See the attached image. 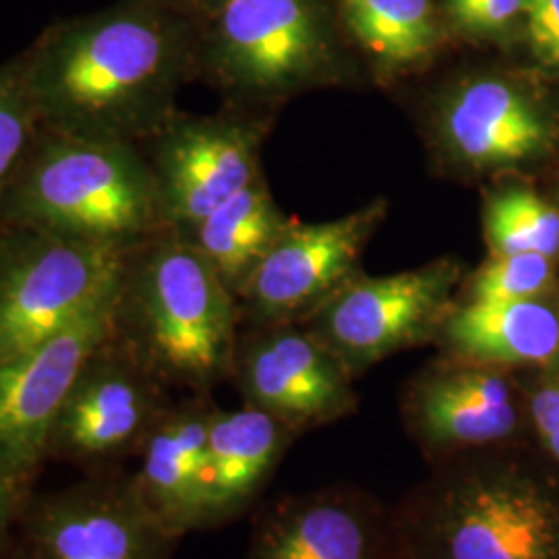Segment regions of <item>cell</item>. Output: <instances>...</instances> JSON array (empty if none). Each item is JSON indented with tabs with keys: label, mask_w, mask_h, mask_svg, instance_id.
I'll return each mask as SVG.
<instances>
[{
	"label": "cell",
	"mask_w": 559,
	"mask_h": 559,
	"mask_svg": "<svg viewBox=\"0 0 559 559\" xmlns=\"http://www.w3.org/2000/svg\"><path fill=\"white\" fill-rule=\"evenodd\" d=\"M180 40L150 4H120L52 29L17 60L41 133L133 143L164 124Z\"/></svg>",
	"instance_id": "obj_1"
},
{
	"label": "cell",
	"mask_w": 559,
	"mask_h": 559,
	"mask_svg": "<svg viewBox=\"0 0 559 559\" xmlns=\"http://www.w3.org/2000/svg\"><path fill=\"white\" fill-rule=\"evenodd\" d=\"M390 510L394 559H559V468L535 441L433 464Z\"/></svg>",
	"instance_id": "obj_2"
},
{
	"label": "cell",
	"mask_w": 559,
	"mask_h": 559,
	"mask_svg": "<svg viewBox=\"0 0 559 559\" xmlns=\"http://www.w3.org/2000/svg\"><path fill=\"white\" fill-rule=\"evenodd\" d=\"M115 338L160 381L205 390L233 371L235 295L191 242H160L120 282Z\"/></svg>",
	"instance_id": "obj_3"
},
{
	"label": "cell",
	"mask_w": 559,
	"mask_h": 559,
	"mask_svg": "<svg viewBox=\"0 0 559 559\" xmlns=\"http://www.w3.org/2000/svg\"><path fill=\"white\" fill-rule=\"evenodd\" d=\"M158 221V182L133 143L41 133L0 193L9 228L71 239L133 247Z\"/></svg>",
	"instance_id": "obj_4"
},
{
	"label": "cell",
	"mask_w": 559,
	"mask_h": 559,
	"mask_svg": "<svg viewBox=\"0 0 559 559\" xmlns=\"http://www.w3.org/2000/svg\"><path fill=\"white\" fill-rule=\"evenodd\" d=\"M131 249L11 228L0 239V362L57 336L117 293Z\"/></svg>",
	"instance_id": "obj_5"
},
{
	"label": "cell",
	"mask_w": 559,
	"mask_h": 559,
	"mask_svg": "<svg viewBox=\"0 0 559 559\" xmlns=\"http://www.w3.org/2000/svg\"><path fill=\"white\" fill-rule=\"evenodd\" d=\"M456 267L436 263L385 278L344 284L313 313L309 330L348 373L438 336L450 313Z\"/></svg>",
	"instance_id": "obj_6"
},
{
	"label": "cell",
	"mask_w": 559,
	"mask_h": 559,
	"mask_svg": "<svg viewBox=\"0 0 559 559\" xmlns=\"http://www.w3.org/2000/svg\"><path fill=\"white\" fill-rule=\"evenodd\" d=\"M402 420L431 466L468 452L520 443L531 433L526 399L506 369L448 359L408 388Z\"/></svg>",
	"instance_id": "obj_7"
},
{
	"label": "cell",
	"mask_w": 559,
	"mask_h": 559,
	"mask_svg": "<svg viewBox=\"0 0 559 559\" xmlns=\"http://www.w3.org/2000/svg\"><path fill=\"white\" fill-rule=\"evenodd\" d=\"M120 286L57 336L0 362V462L23 483L48 456L60 406L83 365L117 332Z\"/></svg>",
	"instance_id": "obj_8"
},
{
	"label": "cell",
	"mask_w": 559,
	"mask_h": 559,
	"mask_svg": "<svg viewBox=\"0 0 559 559\" xmlns=\"http://www.w3.org/2000/svg\"><path fill=\"white\" fill-rule=\"evenodd\" d=\"M230 373L245 404L270 413L299 438L357 411L348 369L316 334L290 323L263 325L237 342Z\"/></svg>",
	"instance_id": "obj_9"
},
{
	"label": "cell",
	"mask_w": 559,
	"mask_h": 559,
	"mask_svg": "<svg viewBox=\"0 0 559 559\" xmlns=\"http://www.w3.org/2000/svg\"><path fill=\"white\" fill-rule=\"evenodd\" d=\"M325 59V29L311 0H226L218 11L212 67L233 92H286Z\"/></svg>",
	"instance_id": "obj_10"
},
{
	"label": "cell",
	"mask_w": 559,
	"mask_h": 559,
	"mask_svg": "<svg viewBox=\"0 0 559 559\" xmlns=\"http://www.w3.org/2000/svg\"><path fill=\"white\" fill-rule=\"evenodd\" d=\"M166 411L160 380L112 336L83 365L69 390L48 454L81 462L141 450Z\"/></svg>",
	"instance_id": "obj_11"
},
{
	"label": "cell",
	"mask_w": 559,
	"mask_h": 559,
	"mask_svg": "<svg viewBox=\"0 0 559 559\" xmlns=\"http://www.w3.org/2000/svg\"><path fill=\"white\" fill-rule=\"evenodd\" d=\"M383 216L376 203L340 221L284 226L239 295L263 325L313 316L330 299Z\"/></svg>",
	"instance_id": "obj_12"
},
{
	"label": "cell",
	"mask_w": 559,
	"mask_h": 559,
	"mask_svg": "<svg viewBox=\"0 0 559 559\" xmlns=\"http://www.w3.org/2000/svg\"><path fill=\"white\" fill-rule=\"evenodd\" d=\"M245 559H394L392 510L350 485L286 496L261 514Z\"/></svg>",
	"instance_id": "obj_13"
},
{
	"label": "cell",
	"mask_w": 559,
	"mask_h": 559,
	"mask_svg": "<svg viewBox=\"0 0 559 559\" xmlns=\"http://www.w3.org/2000/svg\"><path fill=\"white\" fill-rule=\"evenodd\" d=\"M32 559H168L170 537L131 483H85L41 500L27 522Z\"/></svg>",
	"instance_id": "obj_14"
},
{
	"label": "cell",
	"mask_w": 559,
	"mask_h": 559,
	"mask_svg": "<svg viewBox=\"0 0 559 559\" xmlns=\"http://www.w3.org/2000/svg\"><path fill=\"white\" fill-rule=\"evenodd\" d=\"M154 177L162 221L195 226L258 180V140L228 120L175 122L162 135Z\"/></svg>",
	"instance_id": "obj_15"
},
{
	"label": "cell",
	"mask_w": 559,
	"mask_h": 559,
	"mask_svg": "<svg viewBox=\"0 0 559 559\" xmlns=\"http://www.w3.org/2000/svg\"><path fill=\"white\" fill-rule=\"evenodd\" d=\"M216 406L191 400L162 415L141 445L133 493L162 528L180 539L203 528L207 431Z\"/></svg>",
	"instance_id": "obj_16"
},
{
	"label": "cell",
	"mask_w": 559,
	"mask_h": 559,
	"mask_svg": "<svg viewBox=\"0 0 559 559\" xmlns=\"http://www.w3.org/2000/svg\"><path fill=\"white\" fill-rule=\"evenodd\" d=\"M297 440L290 427L255 406L216 408L207 431L203 528L242 516Z\"/></svg>",
	"instance_id": "obj_17"
},
{
	"label": "cell",
	"mask_w": 559,
	"mask_h": 559,
	"mask_svg": "<svg viewBox=\"0 0 559 559\" xmlns=\"http://www.w3.org/2000/svg\"><path fill=\"white\" fill-rule=\"evenodd\" d=\"M441 129L450 150L475 168L535 160L551 143L539 106L503 80L462 85L443 110Z\"/></svg>",
	"instance_id": "obj_18"
},
{
	"label": "cell",
	"mask_w": 559,
	"mask_h": 559,
	"mask_svg": "<svg viewBox=\"0 0 559 559\" xmlns=\"http://www.w3.org/2000/svg\"><path fill=\"white\" fill-rule=\"evenodd\" d=\"M436 338L448 359L510 367L559 360V311L547 300H466L450 309Z\"/></svg>",
	"instance_id": "obj_19"
},
{
	"label": "cell",
	"mask_w": 559,
	"mask_h": 559,
	"mask_svg": "<svg viewBox=\"0 0 559 559\" xmlns=\"http://www.w3.org/2000/svg\"><path fill=\"white\" fill-rule=\"evenodd\" d=\"M195 247L214 265L233 295H239L284 224L261 180L224 201L195 226Z\"/></svg>",
	"instance_id": "obj_20"
},
{
	"label": "cell",
	"mask_w": 559,
	"mask_h": 559,
	"mask_svg": "<svg viewBox=\"0 0 559 559\" xmlns=\"http://www.w3.org/2000/svg\"><path fill=\"white\" fill-rule=\"evenodd\" d=\"M340 11L360 48L388 69L415 67L440 44L431 0H340Z\"/></svg>",
	"instance_id": "obj_21"
},
{
	"label": "cell",
	"mask_w": 559,
	"mask_h": 559,
	"mask_svg": "<svg viewBox=\"0 0 559 559\" xmlns=\"http://www.w3.org/2000/svg\"><path fill=\"white\" fill-rule=\"evenodd\" d=\"M485 233L493 255L559 253V212L528 187L514 185L496 193L485 212Z\"/></svg>",
	"instance_id": "obj_22"
},
{
	"label": "cell",
	"mask_w": 559,
	"mask_h": 559,
	"mask_svg": "<svg viewBox=\"0 0 559 559\" xmlns=\"http://www.w3.org/2000/svg\"><path fill=\"white\" fill-rule=\"evenodd\" d=\"M40 135V122L20 62L0 67V193L20 173Z\"/></svg>",
	"instance_id": "obj_23"
},
{
	"label": "cell",
	"mask_w": 559,
	"mask_h": 559,
	"mask_svg": "<svg viewBox=\"0 0 559 559\" xmlns=\"http://www.w3.org/2000/svg\"><path fill=\"white\" fill-rule=\"evenodd\" d=\"M554 284V263L539 253L496 255L473 280L468 300L543 299Z\"/></svg>",
	"instance_id": "obj_24"
},
{
	"label": "cell",
	"mask_w": 559,
	"mask_h": 559,
	"mask_svg": "<svg viewBox=\"0 0 559 559\" xmlns=\"http://www.w3.org/2000/svg\"><path fill=\"white\" fill-rule=\"evenodd\" d=\"M526 0H448V15L462 34L498 36L524 17Z\"/></svg>",
	"instance_id": "obj_25"
},
{
	"label": "cell",
	"mask_w": 559,
	"mask_h": 559,
	"mask_svg": "<svg viewBox=\"0 0 559 559\" xmlns=\"http://www.w3.org/2000/svg\"><path fill=\"white\" fill-rule=\"evenodd\" d=\"M531 436L559 468V371L540 380L526 396Z\"/></svg>",
	"instance_id": "obj_26"
},
{
	"label": "cell",
	"mask_w": 559,
	"mask_h": 559,
	"mask_svg": "<svg viewBox=\"0 0 559 559\" xmlns=\"http://www.w3.org/2000/svg\"><path fill=\"white\" fill-rule=\"evenodd\" d=\"M524 20L535 55L559 73V0H526Z\"/></svg>",
	"instance_id": "obj_27"
},
{
	"label": "cell",
	"mask_w": 559,
	"mask_h": 559,
	"mask_svg": "<svg viewBox=\"0 0 559 559\" xmlns=\"http://www.w3.org/2000/svg\"><path fill=\"white\" fill-rule=\"evenodd\" d=\"M20 480L0 462V543L7 537L9 524L15 516L17 496H20Z\"/></svg>",
	"instance_id": "obj_28"
},
{
	"label": "cell",
	"mask_w": 559,
	"mask_h": 559,
	"mask_svg": "<svg viewBox=\"0 0 559 559\" xmlns=\"http://www.w3.org/2000/svg\"><path fill=\"white\" fill-rule=\"evenodd\" d=\"M193 2H198L201 7H214V9H218V11H221L226 0H193Z\"/></svg>",
	"instance_id": "obj_29"
},
{
	"label": "cell",
	"mask_w": 559,
	"mask_h": 559,
	"mask_svg": "<svg viewBox=\"0 0 559 559\" xmlns=\"http://www.w3.org/2000/svg\"><path fill=\"white\" fill-rule=\"evenodd\" d=\"M558 362H559V360H558Z\"/></svg>",
	"instance_id": "obj_30"
}]
</instances>
